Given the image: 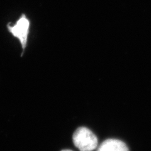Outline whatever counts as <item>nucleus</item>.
<instances>
[{"instance_id":"f03ea898","label":"nucleus","mask_w":151,"mask_h":151,"mask_svg":"<svg viewBox=\"0 0 151 151\" xmlns=\"http://www.w3.org/2000/svg\"><path fill=\"white\" fill-rule=\"evenodd\" d=\"M74 145L81 151H93L98 146V139L86 127H79L73 134Z\"/></svg>"},{"instance_id":"7ed1b4c3","label":"nucleus","mask_w":151,"mask_h":151,"mask_svg":"<svg viewBox=\"0 0 151 151\" xmlns=\"http://www.w3.org/2000/svg\"><path fill=\"white\" fill-rule=\"evenodd\" d=\"M96 151H129V150L124 142L110 139L104 141Z\"/></svg>"},{"instance_id":"20e7f679","label":"nucleus","mask_w":151,"mask_h":151,"mask_svg":"<svg viewBox=\"0 0 151 151\" xmlns=\"http://www.w3.org/2000/svg\"><path fill=\"white\" fill-rule=\"evenodd\" d=\"M62 151H73L71 150H69V149H65V150H63Z\"/></svg>"},{"instance_id":"f257e3e1","label":"nucleus","mask_w":151,"mask_h":151,"mask_svg":"<svg viewBox=\"0 0 151 151\" xmlns=\"http://www.w3.org/2000/svg\"><path fill=\"white\" fill-rule=\"evenodd\" d=\"M30 20L24 13L21 14L14 24L11 22L7 24L8 32L20 42L23 51L22 55L27 45L28 36L30 32Z\"/></svg>"}]
</instances>
